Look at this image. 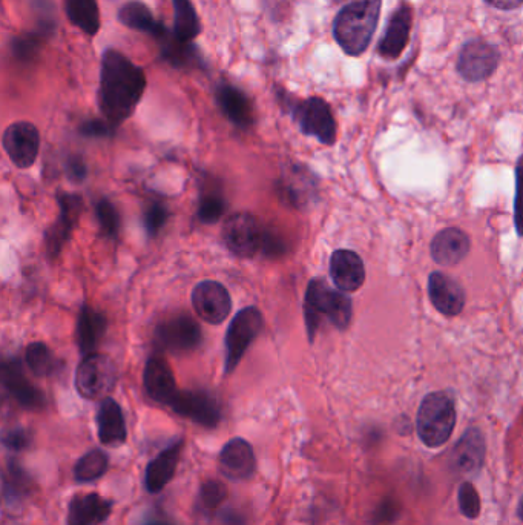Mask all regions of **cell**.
Instances as JSON below:
<instances>
[{"instance_id":"obj_5","label":"cell","mask_w":523,"mask_h":525,"mask_svg":"<svg viewBox=\"0 0 523 525\" xmlns=\"http://www.w3.org/2000/svg\"><path fill=\"white\" fill-rule=\"evenodd\" d=\"M281 105L292 114L293 120L300 126L304 136L313 137L323 145H333L336 142L338 126L332 108L326 100L321 97H309V99H297L281 90L278 94Z\"/></svg>"},{"instance_id":"obj_14","label":"cell","mask_w":523,"mask_h":525,"mask_svg":"<svg viewBox=\"0 0 523 525\" xmlns=\"http://www.w3.org/2000/svg\"><path fill=\"white\" fill-rule=\"evenodd\" d=\"M2 145L17 168H30L39 156V129L30 122L11 123L5 129Z\"/></svg>"},{"instance_id":"obj_16","label":"cell","mask_w":523,"mask_h":525,"mask_svg":"<svg viewBox=\"0 0 523 525\" xmlns=\"http://www.w3.org/2000/svg\"><path fill=\"white\" fill-rule=\"evenodd\" d=\"M60 214L54 225L47 232V251L51 258L59 257L62 249L73 235L80 215L83 212V200L77 194H59Z\"/></svg>"},{"instance_id":"obj_47","label":"cell","mask_w":523,"mask_h":525,"mask_svg":"<svg viewBox=\"0 0 523 525\" xmlns=\"http://www.w3.org/2000/svg\"><path fill=\"white\" fill-rule=\"evenodd\" d=\"M66 174L74 182H82L86 177V165L82 157L73 156L66 162Z\"/></svg>"},{"instance_id":"obj_23","label":"cell","mask_w":523,"mask_h":525,"mask_svg":"<svg viewBox=\"0 0 523 525\" xmlns=\"http://www.w3.org/2000/svg\"><path fill=\"white\" fill-rule=\"evenodd\" d=\"M215 99H217L221 113L238 128L246 129L254 125V105L250 102L247 94L241 91L238 86L221 82L215 91Z\"/></svg>"},{"instance_id":"obj_36","label":"cell","mask_w":523,"mask_h":525,"mask_svg":"<svg viewBox=\"0 0 523 525\" xmlns=\"http://www.w3.org/2000/svg\"><path fill=\"white\" fill-rule=\"evenodd\" d=\"M227 489L223 483L217 481V479H208L204 481L200 487V493H198L197 499V510L200 515H214L221 504L226 501Z\"/></svg>"},{"instance_id":"obj_28","label":"cell","mask_w":523,"mask_h":525,"mask_svg":"<svg viewBox=\"0 0 523 525\" xmlns=\"http://www.w3.org/2000/svg\"><path fill=\"white\" fill-rule=\"evenodd\" d=\"M281 197L295 208H306L316 194L315 175L309 169L293 166L280 182Z\"/></svg>"},{"instance_id":"obj_44","label":"cell","mask_w":523,"mask_h":525,"mask_svg":"<svg viewBox=\"0 0 523 525\" xmlns=\"http://www.w3.org/2000/svg\"><path fill=\"white\" fill-rule=\"evenodd\" d=\"M514 226L517 235L523 237V156L516 163V197H514Z\"/></svg>"},{"instance_id":"obj_8","label":"cell","mask_w":523,"mask_h":525,"mask_svg":"<svg viewBox=\"0 0 523 525\" xmlns=\"http://www.w3.org/2000/svg\"><path fill=\"white\" fill-rule=\"evenodd\" d=\"M117 381L116 364L106 355H86L77 367L76 389L86 400L106 398Z\"/></svg>"},{"instance_id":"obj_38","label":"cell","mask_w":523,"mask_h":525,"mask_svg":"<svg viewBox=\"0 0 523 525\" xmlns=\"http://www.w3.org/2000/svg\"><path fill=\"white\" fill-rule=\"evenodd\" d=\"M458 506L467 519H477L481 516L482 501L476 486L470 481L461 483L458 489Z\"/></svg>"},{"instance_id":"obj_20","label":"cell","mask_w":523,"mask_h":525,"mask_svg":"<svg viewBox=\"0 0 523 525\" xmlns=\"http://www.w3.org/2000/svg\"><path fill=\"white\" fill-rule=\"evenodd\" d=\"M330 277L339 291L356 292L366 281V266L355 251L338 249L330 257Z\"/></svg>"},{"instance_id":"obj_45","label":"cell","mask_w":523,"mask_h":525,"mask_svg":"<svg viewBox=\"0 0 523 525\" xmlns=\"http://www.w3.org/2000/svg\"><path fill=\"white\" fill-rule=\"evenodd\" d=\"M2 441L10 452H22V450L30 447L33 435H31L30 430L24 429V427H16V429L8 430Z\"/></svg>"},{"instance_id":"obj_46","label":"cell","mask_w":523,"mask_h":525,"mask_svg":"<svg viewBox=\"0 0 523 525\" xmlns=\"http://www.w3.org/2000/svg\"><path fill=\"white\" fill-rule=\"evenodd\" d=\"M116 129V126H112L108 120L91 119L80 125V134L85 137H93V139H102V137L112 136Z\"/></svg>"},{"instance_id":"obj_48","label":"cell","mask_w":523,"mask_h":525,"mask_svg":"<svg viewBox=\"0 0 523 525\" xmlns=\"http://www.w3.org/2000/svg\"><path fill=\"white\" fill-rule=\"evenodd\" d=\"M217 516L221 525H246V518L234 509L221 510Z\"/></svg>"},{"instance_id":"obj_27","label":"cell","mask_w":523,"mask_h":525,"mask_svg":"<svg viewBox=\"0 0 523 525\" xmlns=\"http://www.w3.org/2000/svg\"><path fill=\"white\" fill-rule=\"evenodd\" d=\"M114 502L97 493L76 495L70 502L68 525H99L109 518Z\"/></svg>"},{"instance_id":"obj_1","label":"cell","mask_w":523,"mask_h":525,"mask_svg":"<svg viewBox=\"0 0 523 525\" xmlns=\"http://www.w3.org/2000/svg\"><path fill=\"white\" fill-rule=\"evenodd\" d=\"M145 71L114 48L100 62L99 106L103 119L119 128L134 114L145 94Z\"/></svg>"},{"instance_id":"obj_11","label":"cell","mask_w":523,"mask_h":525,"mask_svg":"<svg viewBox=\"0 0 523 525\" xmlns=\"http://www.w3.org/2000/svg\"><path fill=\"white\" fill-rule=\"evenodd\" d=\"M485 458L487 441L484 433L479 427H468L451 449L448 466L456 475L477 476L484 469Z\"/></svg>"},{"instance_id":"obj_51","label":"cell","mask_w":523,"mask_h":525,"mask_svg":"<svg viewBox=\"0 0 523 525\" xmlns=\"http://www.w3.org/2000/svg\"><path fill=\"white\" fill-rule=\"evenodd\" d=\"M516 513H517V518H519L520 521L523 522V495L520 496L519 504H517Z\"/></svg>"},{"instance_id":"obj_21","label":"cell","mask_w":523,"mask_h":525,"mask_svg":"<svg viewBox=\"0 0 523 525\" xmlns=\"http://www.w3.org/2000/svg\"><path fill=\"white\" fill-rule=\"evenodd\" d=\"M470 251V235L459 228L442 229L431 240V258L441 266L459 265L468 257Z\"/></svg>"},{"instance_id":"obj_50","label":"cell","mask_w":523,"mask_h":525,"mask_svg":"<svg viewBox=\"0 0 523 525\" xmlns=\"http://www.w3.org/2000/svg\"><path fill=\"white\" fill-rule=\"evenodd\" d=\"M142 525H175L171 521L165 518H158V516H149L143 521Z\"/></svg>"},{"instance_id":"obj_15","label":"cell","mask_w":523,"mask_h":525,"mask_svg":"<svg viewBox=\"0 0 523 525\" xmlns=\"http://www.w3.org/2000/svg\"><path fill=\"white\" fill-rule=\"evenodd\" d=\"M192 306L201 320L220 324L231 314V295L218 281H201L192 291Z\"/></svg>"},{"instance_id":"obj_31","label":"cell","mask_w":523,"mask_h":525,"mask_svg":"<svg viewBox=\"0 0 523 525\" xmlns=\"http://www.w3.org/2000/svg\"><path fill=\"white\" fill-rule=\"evenodd\" d=\"M65 13L71 24L88 36L99 33L102 20L97 0H65Z\"/></svg>"},{"instance_id":"obj_30","label":"cell","mask_w":523,"mask_h":525,"mask_svg":"<svg viewBox=\"0 0 523 525\" xmlns=\"http://www.w3.org/2000/svg\"><path fill=\"white\" fill-rule=\"evenodd\" d=\"M119 22L125 27L131 28L140 33L151 34L157 39L163 31L166 30L165 25L160 20L155 19L151 8L148 5L139 2V0H131L126 2L119 10Z\"/></svg>"},{"instance_id":"obj_49","label":"cell","mask_w":523,"mask_h":525,"mask_svg":"<svg viewBox=\"0 0 523 525\" xmlns=\"http://www.w3.org/2000/svg\"><path fill=\"white\" fill-rule=\"evenodd\" d=\"M488 7L500 11H514L523 7V0H484Z\"/></svg>"},{"instance_id":"obj_39","label":"cell","mask_w":523,"mask_h":525,"mask_svg":"<svg viewBox=\"0 0 523 525\" xmlns=\"http://www.w3.org/2000/svg\"><path fill=\"white\" fill-rule=\"evenodd\" d=\"M96 217L99 220L100 229L109 238H116L120 231V214L116 206L109 200L103 199L97 202Z\"/></svg>"},{"instance_id":"obj_29","label":"cell","mask_w":523,"mask_h":525,"mask_svg":"<svg viewBox=\"0 0 523 525\" xmlns=\"http://www.w3.org/2000/svg\"><path fill=\"white\" fill-rule=\"evenodd\" d=\"M106 327H108V321L105 315L85 304L79 315V323H77V344L83 355L96 352L97 346L105 335Z\"/></svg>"},{"instance_id":"obj_33","label":"cell","mask_w":523,"mask_h":525,"mask_svg":"<svg viewBox=\"0 0 523 525\" xmlns=\"http://www.w3.org/2000/svg\"><path fill=\"white\" fill-rule=\"evenodd\" d=\"M33 492V481L17 461H8L4 475V498L7 504H20Z\"/></svg>"},{"instance_id":"obj_17","label":"cell","mask_w":523,"mask_h":525,"mask_svg":"<svg viewBox=\"0 0 523 525\" xmlns=\"http://www.w3.org/2000/svg\"><path fill=\"white\" fill-rule=\"evenodd\" d=\"M428 297L439 314L458 317L464 312L467 294L462 284L444 272H431L428 277Z\"/></svg>"},{"instance_id":"obj_42","label":"cell","mask_w":523,"mask_h":525,"mask_svg":"<svg viewBox=\"0 0 523 525\" xmlns=\"http://www.w3.org/2000/svg\"><path fill=\"white\" fill-rule=\"evenodd\" d=\"M33 8L40 31L45 36L53 33L57 27L56 7H54L53 0H33Z\"/></svg>"},{"instance_id":"obj_24","label":"cell","mask_w":523,"mask_h":525,"mask_svg":"<svg viewBox=\"0 0 523 525\" xmlns=\"http://www.w3.org/2000/svg\"><path fill=\"white\" fill-rule=\"evenodd\" d=\"M143 383L149 398L155 403L168 406L177 395V383L168 361L162 357H151L146 363Z\"/></svg>"},{"instance_id":"obj_3","label":"cell","mask_w":523,"mask_h":525,"mask_svg":"<svg viewBox=\"0 0 523 525\" xmlns=\"http://www.w3.org/2000/svg\"><path fill=\"white\" fill-rule=\"evenodd\" d=\"M352 317L353 303L346 292L330 288L323 278L310 280L304 300V318L310 341L315 340L323 320H329L339 331H346Z\"/></svg>"},{"instance_id":"obj_18","label":"cell","mask_w":523,"mask_h":525,"mask_svg":"<svg viewBox=\"0 0 523 525\" xmlns=\"http://www.w3.org/2000/svg\"><path fill=\"white\" fill-rule=\"evenodd\" d=\"M2 383L11 397L25 409L39 410L45 407V395L25 377L24 367L17 360H5L2 364Z\"/></svg>"},{"instance_id":"obj_10","label":"cell","mask_w":523,"mask_h":525,"mask_svg":"<svg viewBox=\"0 0 523 525\" xmlns=\"http://www.w3.org/2000/svg\"><path fill=\"white\" fill-rule=\"evenodd\" d=\"M155 340L158 346L172 354H188L200 346L201 327L191 315H172L158 324Z\"/></svg>"},{"instance_id":"obj_22","label":"cell","mask_w":523,"mask_h":525,"mask_svg":"<svg viewBox=\"0 0 523 525\" xmlns=\"http://www.w3.org/2000/svg\"><path fill=\"white\" fill-rule=\"evenodd\" d=\"M185 446V441L178 438L174 443L169 444L165 450L158 453L151 463L146 466L145 470V487L149 493L162 492L177 472L178 463H180L181 450Z\"/></svg>"},{"instance_id":"obj_4","label":"cell","mask_w":523,"mask_h":525,"mask_svg":"<svg viewBox=\"0 0 523 525\" xmlns=\"http://www.w3.org/2000/svg\"><path fill=\"white\" fill-rule=\"evenodd\" d=\"M458 423V410L453 393L431 392L422 398L416 415V433L428 449H439L450 441Z\"/></svg>"},{"instance_id":"obj_43","label":"cell","mask_w":523,"mask_h":525,"mask_svg":"<svg viewBox=\"0 0 523 525\" xmlns=\"http://www.w3.org/2000/svg\"><path fill=\"white\" fill-rule=\"evenodd\" d=\"M40 33L25 34V36L14 37L11 40V51L20 60H31L37 54L40 47Z\"/></svg>"},{"instance_id":"obj_40","label":"cell","mask_w":523,"mask_h":525,"mask_svg":"<svg viewBox=\"0 0 523 525\" xmlns=\"http://www.w3.org/2000/svg\"><path fill=\"white\" fill-rule=\"evenodd\" d=\"M168 218L169 209L165 203H149L145 214H143V225H145L146 232H148L151 237H155L158 232L162 231L163 226L168 222Z\"/></svg>"},{"instance_id":"obj_6","label":"cell","mask_w":523,"mask_h":525,"mask_svg":"<svg viewBox=\"0 0 523 525\" xmlns=\"http://www.w3.org/2000/svg\"><path fill=\"white\" fill-rule=\"evenodd\" d=\"M502 53L484 37L467 40L459 50L456 71L467 83H481L494 76L500 67Z\"/></svg>"},{"instance_id":"obj_19","label":"cell","mask_w":523,"mask_h":525,"mask_svg":"<svg viewBox=\"0 0 523 525\" xmlns=\"http://www.w3.org/2000/svg\"><path fill=\"white\" fill-rule=\"evenodd\" d=\"M220 470L232 481H246L257 470L254 449L243 438H234L221 449Z\"/></svg>"},{"instance_id":"obj_25","label":"cell","mask_w":523,"mask_h":525,"mask_svg":"<svg viewBox=\"0 0 523 525\" xmlns=\"http://www.w3.org/2000/svg\"><path fill=\"white\" fill-rule=\"evenodd\" d=\"M97 432L100 443L105 446L119 447L126 443L128 430H126L125 417L122 407L116 400L106 397L100 401L97 410Z\"/></svg>"},{"instance_id":"obj_13","label":"cell","mask_w":523,"mask_h":525,"mask_svg":"<svg viewBox=\"0 0 523 525\" xmlns=\"http://www.w3.org/2000/svg\"><path fill=\"white\" fill-rule=\"evenodd\" d=\"M169 407L180 417L206 429H214L221 421L220 404L211 393L203 390H178Z\"/></svg>"},{"instance_id":"obj_12","label":"cell","mask_w":523,"mask_h":525,"mask_svg":"<svg viewBox=\"0 0 523 525\" xmlns=\"http://www.w3.org/2000/svg\"><path fill=\"white\" fill-rule=\"evenodd\" d=\"M413 7L402 0L387 20V27L376 45V53L384 60H398L407 50L413 30Z\"/></svg>"},{"instance_id":"obj_26","label":"cell","mask_w":523,"mask_h":525,"mask_svg":"<svg viewBox=\"0 0 523 525\" xmlns=\"http://www.w3.org/2000/svg\"><path fill=\"white\" fill-rule=\"evenodd\" d=\"M157 42L158 47H160V56L172 67L178 68V70L204 67L203 56L194 43L177 39L168 28L157 37Z\"/></svg>"},{"instance_id":"obj_35","label":"cell","mask_w":523,"mask_h":525,"mask_svg":"<svg viewBox=\"0 0 523 525\" xmlns=\"http://www.w3.org/2000/svg\"><path fill=\"white\" fill-rule=\"evenodd\" d=\"M25 363L37 377H50L59 366V361L54 358L53 352L48 349L47 344L43 343H33L27 347Z\"/></svg>"},{"instance_id":"obj_37","label":"cell","mask_w":523,"mask_h":525,"mask_svg":"<svg viewBox=\"0 0 523 525\" xmlns=\"http://www.w3.org/2000/svg\"><path fill=\"white\" fill-rule=\"evenodd\" d=\"M226 211V200L217 191H204L198 203V218L201 223H217Z\"/></svg>"},{"instance_id":"obj_41","label":"cell","mask_w":523,"mask_h":525,"mask_svg":"<svg viewBox=\"0 0 523 525\" xmlns=\"http://www.w3.org/2000/svg\"><path fill=\"white\" fill-rule=\"evenodd\" d=\"M401 516V504L398 499L387 496L379 502L376 509L373 510L372 519L370 524L372 525H392L398 521Z\"/></svg>"},{"instance_id":"obj_34","label":"cell","mask_w":523,"mask_h":525,"mask_svg":"<svg viewBox=\"0 0 523 525\" xmlns=\"http://www.w3.org/2000/svg\"><path fill=\"white\" fill-rule=\"evenodd\" d=\"M108 469V455L100 449L89 450L74 466V479L79 484L94 483L102 478Z\"/></svg>"},{"instance_id":"obj_2","label":"cell","mask_w":523,"mask_h":525,"mask_svg":"<svg viewBox=\"0 0 523 525\" xmlns=\"http://www.w3.org/2000/svg\"><path fill=\"white\" fill-rule=\"evenodd\" d=\"M382 0H350L333 19V37L350 57L366 53L381 19Z\"/></svg>"},{"instance_id":"obj_7","label":"cell","mask_w":523,"mask_h":525,"mask_svg":"<svg viewBox=\"0 0 523 525\" xmlns=\"http://www.w3.org/2000/svg\"><path fill=\"white\" fill-rule=\"evenodd\" d=\"M264 318L260 309L250 306V308L241 309L235 315L229 329L226 332V361H224V372L227 375L232 374L240 364L241 358L246 354L250 344L257 340L263 329Z\"/></svg>"},{"instance_id":"obj_32","label":"cell","mask_w":523,"mask_h":525,"mask_svg":"<svg viewBox=\"0 0 523 525\" xmlns=\"http://www.w3.org/2000/svg\"><path fill=\"white\" fill-rule=\"evenodd\" d=\"M174 28L172 33L183 42H194L201 33V20L191 0H172Z\"/></svg>"},{"instance_id":"obj_9","label":"cell","mask_w":523,"mask_h":525,"mask_svg":"<svg viewBox=\"0 0 523 525\" xmlns=\"http://www.w3.org/2000/svg\"><path fill=\"white\" fill-rule=\"evenodd\" d=\"M267 229L261 226L254 215L240 214L227 218L223 228V242L232 254L241 258L263 254Z\"/></svg>"},{"instance_id":"obj_52","label":"cell","mask_w":523,"mask_h":525,"mask_svg":"<svg viewBox=\"0 0 523 525\" xmlns=\"http://www.w3.org/2000/svg\"><path fill=\"white\" fill-rule=\"evenodd\" d=\"M333 2H335V4H341V2H346V0H333Z\"/></svg>"}]
</instances>
